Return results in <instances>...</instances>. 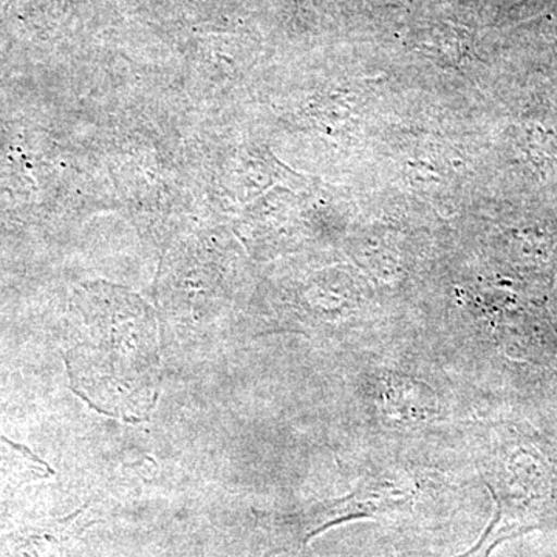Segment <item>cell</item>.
<instances>
[{
  "label": "cell",
  "instance_id": "7a4b0ae2",
  "mask_svg": "<svg viewBox=\"0 0 557 557\" xmlns=\"http://www.w3.org/2000/svg\"><path fill=\"white\" fill-rule=\"evenodd\" d=\"M487 474L497 502V534L531 530L547 518L557 494V450L544 440L516 432L502 438Z\"/></svg>",
  "mask_w": 557,
  "mask_h": 557
},
{
  "label": "cell",
  "instance_id": "6da1fadb",
  "mask_svg": "<svg viewBox=\"0 0 557 557\" xmlns=\"http://www.w3.org/2000/svg\"><path fill=\"white\" fill-rule=\"evenodd\" d=\"M65 364L70 384L91 408L124 421L145 420L160 386L156 321L138 296L94 285L83 289Z\"/></svg>",
  "mask_w": 557,
  "mask_h": 557
}]
</instances>
